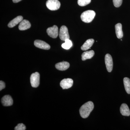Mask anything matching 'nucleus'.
Instances as JSON below:
<instances>
[{
    "instance_id": "9d476101",
    "label": "nucleus",
    "mask_w": 130,
    "mask_h": 130,
    "mask_svg": "<svg viewBox=\"0 0 130 130\" xmlns=\"http://www.w3.org/2000/svg\"><path fill=\"white\" fill-rule=\"evenodd\" d=\"M1 102L4 106H9L13 104V100L11 96L6 95L2 98Z\"/></svg>"
},
{
    "instance_id": "9b49d317",
    "label": "nucleus",
    "mask_w": 130,
    "mask_h": 130,
    "mask_svg": "<svg viewBox=\"0 0 130 130\" xmlns=\"http://www.w3.org/2000/svg\"><path fill=\"white\" fill-rule=\"evenodd\" d=\"M70 63L67 61H63L57 63L55 65V67L57 70L63 71L66 70L70 67Z\"/></svg>"
},
{
    "instance_id": "f8f14e48",
    "label": "nucleus",
    "mask_w": 130,
    "mask_h": 130,
    "mask_svg": "<svg viewBox=\"0 0 130 130\" xmlns=\"http://www.w3.org/2000/svg\"><path fill=\"white\" fill-rule=\"evenodd\" d=\"M31 27L30 23L26 20H23L20 23L19 29L20 30H25L29 29Z\"/></svg>"
},
{
    "instance_id": "f3484780",
    "label": "nucleus",
    "mask_w": 130,
    "mask_h": 130,
    "mask_svg": "<svg viewBox=\"0 0 130 130\" xmlns=\"http://www.w3.org/2000/svg\"><path fill=\"white\" fill-rule=\"evenodd\" d=\"M95 53L93 50H90L84 52L82 54V60L85 61L86 60L91 59L94 55Z\"/></svg>"
},
{
    "instance_id": "5701e85b",
    "label": "nucleus",
    "mask_w": 130,
    "mask_h": 130,
    "mask_svg": "<svg viewBox=\"0 0 130 130\" xmlns=\"http://www.w3.org/2000/svg\"><path fill=\"white\" fill-rule=\"evenodd\" d=\"M5 88V84L3 81H0V90L1 91Z\"/></svg>"
},
{
    "instance_id": "39448f33",
    "label": "nucleus",
    "mask_w": 130,
    "mask_h": 130,
    "mask_svg": "<svg viewBox=\"0 0 130 130\" xmlns=\"http://www.w3.org/2000/svg\"><path fill=\"white\" fill-rule=\"evenodd\" d=\"M59 36L60 40L64 41L67 39H70V36L68 33V29L65 26H62L60 29Z\"/></svg>"
},
{
    "instance_id": "0eeeda50",
    "label": "nucleus",
    "mask_w": 130,
    "mask_h": 130,
    "mask_svg": "<svg viewBox=\"0 0 130 130\" xmlns=\"http://www.w3.org/2000/svg\"><path fill=\"white\" fill-rule=\"evenodd\" d=\"M47 32L50 37L53 38H56L59 35L58 26L56 25H54L52 27H49L47 29Z\"/></svg>"
},
{
    "instance_id": "4468645a",
    "label": "nucleus",
    "mask_w": 130,
    "mask_h": 130,
    "mask_svg": "<svg viewBox=\"0 0 130 130\" xmlns=\"http://www.w3.org/2000/svg\"><path fill=\"white\" fill-rule=\"evenodd\" d=\"M23 20V17L22 16H17L16 18H15L9 22L8 26L9 28H13L14 26L20 23Z\"/></svg>"
},
{
    "instance_id": "7ed1b4c3",
    "label": "nucleus",
    "mask_w": 130,
    "mask_h": 130,
    "mask_svg": "<svg viewBox=\"0 0 130 130\" xmlns=\"http://www.w3.org/2000/svg\"><path fill=\"white\" fill-rule=\"evenodd\" d=\"M60 3L58 0H48L46 3L47 8L51 11H56L59 9Z\"/></svg>"
},
{
    "instance_id": "1a4fd4ad",
    "label": "nucleus",
    "mask_w": 130,
    "mask_h": 130,
    "mask_svg": "<svg viewBox=\"0 0 130 130\" xmlns=\"http://www.w3.org/2000/svg\"><path fill=\"white\" fill-rule=\"evenodd\" d=\"M34 44L37 47L42 49L48 50L50 48V46L46 42L40 40H35Z\"/></svg>"
},
{
    "instance_id": "2eb2a0df",
    "label": "nucleus",
    "mask_w": 130,
    "mask_h": 130,
    "mask_svg": "<svg viewBox=\"0 0 130 130\" xmlns=\"http://www.w3.org/2000/svg\"><path fill=\"white\" fill-rule=\"evenodd\" d=\"M94 42V40L93 39H90L87 40L85 42L83 45L81 47V49L83 51H86L89 49L91 47L93 46Z\"/></svg>"
},
{
    "instance_id": "ddd939ff",
    "label": "nucleus",
    "mask_w": 130,
    "mask_h": 130,
    "mask_svg": "<svg viewBox=\"0 0 130 130\" xmlns=\"http://www.w3.org/2000/svg\"><path fill=\"white\" fill-rule=\"evenodd\" d=\"M120 113L124 116H129L130 115V111L128 105L125 103L121 105L120 108Z\"/></svg>"
},
{
    "instance_id": "412c9836",
    "label": "nucleus",
    "mask_w": 130,
    "mask_h": 130,
    "mask_svg": "<svg viewBox=\"0 0 130 130\" xmlns=\"http://www.w3.org/2000/svg\"><path fill=\"white\" fill-rule=\"evenodd\" d=\"M26 129L25 126L23 123L19 124L14 128L15 130H25Z\"/></svg>"
},
{
    "instance_id": "dca6fc26",
    "label": "nucleus",
    "mask_w": 130,
    "mask_h": 130,
    "mask_svg": "<svg viewBox=\"0 0 130 130\" xmlns=\"http://www.w3.org/2000/svg\"><path fill=\"white\" fill-rule=\"evenodd\" d=\"M122 28V25L121 23L116 24L115 26L116 36L118 39H121L123 36V33Z\"/></svg>"
},
{
    "instance_id": "6e6552de",
    "label": "nucleus",
    "mask_w": 130,
    "mask_h": 130,
    "mask_svg": "<svg viewBox=\"0 0 130 130\" xmlns=\"http://www.w3.org/2000/svg\"><path fill=\"white\" fill-rule=\"evenodd\" d=\"M73 81L71 78H65L63 79L60 83V86L63 89L71 88L73 85Z\"/></svg>"
},
{
    "instance_id": "aec40b11",
    "label": "nucleus",
    "mask_w": 130,
    "mask_h": 130,
    "mask_svg": "<svg viewBox=\"0 0 130 130\" xmlns=\"http://www.w3.org/2000/svg\"><path fill=\"white\" fill-rule=\"evenodd\" d=\"M91 0H78V4L80 6H85L90 3Z\"/></svg>"
},
{
    "instance_id": "a211bd4d",
    "label": "nucleus",
    "mask_w": 130,
    "mask_h": 130,
    "mask_svg": "<svg viewBox=\"0 0 130 130\" xmlns=\"http://www.w3.org/2000/svg\"><path fill=\"white\" fill-rule=\"evenodd\" d=\"M123 82L126 91L128 94H130V79L128 77H125Z\"/></svg>"
},
{
    "instance_id": "4be33fe9",
    "label": "nucleus",
    "mask_w": 130,
    "mask_h": 130,
    "mask_svg": "<svg viewBox=\"0 0 130 130\" xmlns=\"http://www.w3.org/2000/svg\"><path fill=\"white\" fill-rule=\"evenodd\" d=\"M114 6L116 7H119L121 6L123 0H113Z\"/></svg>"
},
{
    "instance_id": "f257e3e1",
    "label": "nucleus",
    "mask_w": 130,
    "mask_h": 130,
    "mask_svg": "<svg viewBox=\"0 0 130 130\" xmlns=\"http://www.w3.org/2000/svg\"><path fill=\"white\" fill-rule=\"evenodd\" d=\"M94 108V105L92 102L89 101L85 103L79 109V113L81 117L84 119L88 117Z\"/></svg>"
},
{
    "instance_id": "6ab92c4d",
    "label": "nucleus",
    "mask_w": 130,
    "mask_h": 130,
    "mask_svg": "<svg viewBox=\"0 0 130 130\" xmlns=\"http://www.w3.org/2000/svg\"><path fill=\"white\" fill-rule=\"evenodd\" d=\"M65 42L64 43H63L61 45V46L63 48L68 50L72 46V42L70 39H67L65 40Z\"/></svg>"
},
{
    "instance_id": "423d86ee",
    "label": "nucleus",
    "mask_w": 130,
    "mask_h": 130,
    "mask_svg": "<svg viewBox=\"0 0 130 130\" xmlns=\"http://www.w3.org/2000/svg\"><path fill=\"white\" fill-rule=\"evenodd\" d=\"M105 62L108 72H111L112 70L113 63L112 56L109 54H107L105 55Z\"/></svg>"
},
{
    "instance_id": "f03ea898",
    "label": "nucleus",
    "mask_w": 130,
    "mask_h": 130,
    "mask_svg": "<svg viewBox=\"0 0 130 130\" xmlns=\"http://www.w3.org/2000/svg\"><path fill=\"white\" fill-rule=\"evenodd\" d=\"M95 16V12L93 10H88L81 14V20L85 23H90L93 21Z\"/></svg>"
},
{
    "instance_id": "b1692460",
    "label": "nucleus",
    "mask_w": 130,
    "mask_h": 130,
    "mask_svg": "<svg viewBox=\"0 0 130 130\" xmlns=\"http://www.w3.org/2000/svg\"><path fill=\"white\" fill-rule=\"evenodd\" d=\"M21 1L22 0H12L13 2L14 3H17Z\"/></svg>"
},
{
    "instance_id": "20e7f679",
    "label": "nucleus",
    "mask_w": 130,
    "mask_h": 130,
    "mask_svg": "<svg viewBox=\"0 0 130 130\" xmlns=\"http://www.w3.org/2000/svg\"><path fill=\"white\" fill-rule=\"evenodd\" d=\"M31 84L33 88H37L40 85V75L39 73H32L30 78Z\"/></svg>"
}]
</instances>
